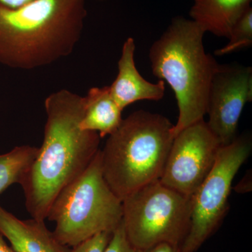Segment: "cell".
I'll use <instances>...</instances> for the list:
<instances>
[{"instance_id": "1", "label": "cell", "mask_w": 252, "mask_h": 252, "mask_svg": "<svg viewBox=\"0 0 252 252\" xmlns=\"http://www.w3.org/2000/svg\"><path fill=\"white\" fill-rule=\"evenodd\" d=\"M43 143L21 182L32 218L45 220L60 192L86 170L99 150L97 132L81 130L84 97L61 89L44 101Z\"/></svg>"}, {"instance_id": "2", "label": "cell", "mask_w": 252, "mask_h": 252, "mask_svg": "<svg viewBox=\"0 0 252 252\" xmlns=\"http://www.w3.org/2000/svg\"><path fill=\"white\" fill-rule=\"evenodd\" d=\"M86 0H34L0 4V64L31 70L69 56L81 39Z\"/></svg>"}, {"instance_id": "3", "label": "cell", "mask_w": 252, "mask_h": 252, "mask_svg": "<svg viewBox=\"0 0 252 252\" xmlns=\"http://www.w3.org/2000/svg\"><path fill=\"white\" fill-rule=\"evenodd\" d=\"M205 34L196 23L179 16L149 49L154 75L175 93L179 109L175 137L207 115L210 84L220 64L205 51Z\"/></svg>"}, {"instance_id": "4", "label": "cell", "mask_w": 252, "mask_h": 252, "mask_svg": "<svg viewBox=\"0 0 252 252\" xmlns=\"http://www.w3.org/2000/svg\"><path fill=\"white\" fill-rule=\"evenodd\" d=\"M174 126L164 116L139 110L109 135L100 150L102 172L121 200L160 180L175 138Z\"/></svg>"}, {"instance_id": "5", "label": "cell", "mask_w": 252, "mask_h": 252, "mask_svg": "<svg viewBox=\"0 0 252 252\" xmlns=\"http://www.w3.org/2000/svg\"><path fill=\"white\" fill-rule=\"evenodd\" d=\"M46 220L55 222V236L70 248L99 233H113L120 225L122 200L104 179L100 149L86 170L60 192Z\"/></svg>"}, {"instance_id": "6", "label": "cell", "mask_w": 252, "mask_h": 252, "mask_svg": "<svg viewBox=\"0 0 252 252\" xmlns=\"http://www.w3.org/2000/svg\"><path fill=\"white\" fill-rule=\"evenodd\" d=\"M122 205L124 230L136 250L164 243L180 248L188 235L190 198L159 180L127 195Z\"/></svg>"}, {"instance_id": "7", "label": "cell", "mask_w": 252, "mask_h": 252, "mask_svg": "<svg viewBox=\"0 0 252 252\" xmlns=\"http://www.w3.org/2000/svg\"><path fill=\"white\" fill-rule=\"evenodd\" d=\"M252 148L250 135L240 136L220 147L211 171L190 196V227L180 252H196L221 224L233 181Z\"/></svg>"}, {"instance_id": "8", "label": "cell", "mask_w": 252, "mask_h": 252, "mask_svg": "<svg viewBox=\"0 0 252 252\" xmlns=\"http://www.w3.org/2000/svg\"><path fill=\"white\" fill-rule=\"evenodd\" d=\"M220 147L205 120L188 126L174 138L159 181L190 198L211 171Z\"/></svg>"}, {"instance_id": "9", "label": "cell", "mask_w": 252, "mask_h": 252, "mask_svg": "<svg viewBox=\"0 0 252 252\" xmlns=\"http://www.w3.org/2000/svg\"><path fill=\"white\" fill-rule=\"evenodd\" d=\"M252 99V68L219 64L209 91L207 125L220 146L238 137L239 120L245 104Z\"/></svg>"}, {"instance_id": "10", "label": "cell", "mask_w": 252, "mask_h": 252, "mask_svg": "<svg viewBox=\"0 0 252 252\" xmlns=\"http://www.w3.org/2000/svg\"><path fill=\"white\" fill-rule=\"evenodd\" d=\"M135 43L133 38L126 39L118 62V74L109 86L113 98L120 108L142 100H160L165 94V84L159 80L156 84L146 80L137 70L135 63Z\"/></svg>"}, {"instance_id": "11", "label": "cell", "mask_w": 252, "mask_h": 252, "mask_svg": "<svg viewBox=\"0 0 252 252\" xmlns=\"http://www.w3.org/2000/svg\"><path fill=\"white\" fill-rule=\"evenodd\" d=\"M45 220H21L0 205V235L9 240L16 252H70L60 243Z\"/></svg>"}, {"instance_id": "12", "label": "cell", "mask_w": 252, "mask_h": 252, "mask_svg": "<svg viewBox=\"0 0 252 252\" xmlns=\"http://www.w3.org/2000/svg\"><path fill=\"white\" fill-rule=\"evenodd\" d=\"M252 0H193L192 21L205 32L228 39L231 28L250 7Z\"/></svg>"}, {"instance_id": "13", "label": "cell", "mask_w": 252, "mask_h": 252, "mask_svg": "<svg viewBox=\"0 0 252 252\" xmlns=\"http://www.w3.org/2000/svg\"><path fill=\"white\" fill-rule=\"evenodd\" d=\"M123 110L113 98L109 86L93 87L84 97L80 128L97 132L100 138L117 130L123 121Z\"/></svg>"}, {"instance_id": "14", "label": "cell", "mask_w": 252, "mask_h": 252, "mask_svg": "<svg viewBox=\"0 0 252 252\" xmlns=\"http://www.w3.org/2000/svg\"><path fill=\"white\" fill-rule=\"evenodd\" d=\"M38 149L32 146H18L8 153L0 154V193L14 184L21 185Z\"/></svg>"}, {"instance_id": "15", "label": "cell", "mask_w": 252, "mask_h": 252, "mask_svg": "<svg viewBox=\"0 0 252 252\" xmlns=\"http://www.w3.org/2000/svg\"><path fill=\"white\" fill-rule=\"evenodd\" d=\"M226 45L216 50L215 56H223L250 47L252 44V8L250 6L231 28Z\"/></svg>"}, {"instance_id": "16", "label": "cell", "mask_w": 252, "mask_h": 252, "mask_svg": "<svg viewBox=\"0 0 252 252\" xmlns=\"http://www.w3.org/2000/svg\"><path fill=\"white\" fill-rule=\"evenodd\" d=\"M104 252H137L126 236L122 221L113 232Z\"/></svg>"}, {"instance_id": "17", "label": "cell", "mask_w": 252, "mask_h": 252, "mask_svg": "<svg viewBox=\"0 0 252 252\" xmlns=\"http://www.w3.org/2000/svg\"><path fill=\"white\" fill-rule=\"evenodd\" d=\"M112 235L108 232L99 233L74 247L70 252H104Z\"/></svg>"}, {"instance_id": "18", "label": "cell", "mask_w": 252, "mask_h": 252, "mask_svg": "<svg viewBox=\"0 0 252 252\" xmlns=\"http://www.w3.org/2000/svg\"><path fill=\"white\" fill-rule=\"evenodd\" d=\"M137 252H180V248L171 244L160 243L146 250H137Z\"/></svg>"}, {"instance_id": "19", "label": "cell", "mask_w": 252, "mask_h": 252, "mask_svg": "<svg viewBox=\"0 0 252 252\" xmlns=\"http://www.w3.org/2000/svg\"><path fill=\"white\" fill-rule=\"evenodd\" d=\"M34 0H0V4L9 8H18Z\"/></svg>"}, {"instance_id": "20", "label": "cell", "mask_w": 252, "mask_h": 252, "mask_svg": "<svg viewBox=\"0 0 252 252\" xmlns=\"http://www.w3.org/2000/svg\"><path fill=\"white\" fill-rule=\"evenodd\" d=\"M0 252H16L9 247L4 240V237L0 235Z\"/></svg>"}, {"instance_id": "21", "label": "cell", "mask_w": 252, "mask_h": 252, "mask_svg": "<svg viewBox=\"0 0 252 252\" xmlns=\"http://www.w3.org/2000/svg\"><path fill=\"white\" fill-rule=\"evenodd\" d=\"M97 1H107V0H97Z\"/></svg>"}]
</instances>
